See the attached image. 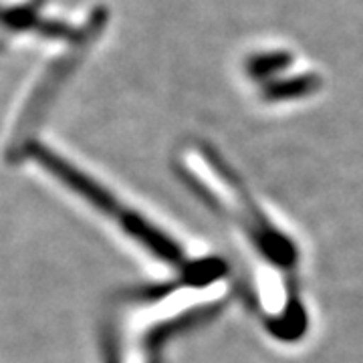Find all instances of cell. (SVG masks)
I'll return each mask as SVG.
<instances>
[{
  "label": "cell",
  "mask_w": 363,
  "mask_h": 363,
  "mask_svg": "<svg viewBox=\"0 0 363 363\" xmlns=\"http://www.w3.org/2000/svg\"><path fill=\"white\" fill-rule=\"evenodd\" d=\"M18 160L26 168L35 169L37 176L51 182L61 192H67L77 204H83L113 236L123 240L128 247L140 250L147 259L176 271L184 279L196 283L212 281L218 269L210 262H196L188 257L180 240L160 226L145 210L133 204L130 196L119 192L116 186L95 176L77 160L65 156L43 143H25L18 147Z\"/></svg>",
  "instance_id": "cell-1"
},
{
  "label": "cell",
  "mask_w": 363,
  "mask_h": 363,
  "mask_svg": "<svg viewBox=\"0 0 363 363\" xmlns=\"http://www.w3.org/2000/svg\"><path fill=\"white\" fill-rule=\"evenodd\" d=\"M317 83L311 81V79L307 77H301L297 81H291V83H283V85H277V87H272L269 89V95H271L272 99L277 97V99H286V97H295V95H301V93H307V91H311Z\"/></svg>",
  "instance_id": "cell-2"
},
{
  "label": "cell",
  "mask_w": 363,
  "mask_h": 363,
  "mask_svg": "<svg viewBox=\"0 0 363 363\" xmlns=\"http://www.w3.org/2000/svg\"><path fill=\"white\" fill-rule=\"evenodd\" d=\"M286 61L285 55H269V57H260L257 59V63L255 65H250V71L260 77V75H267V73H272L274 69H279V67H283V63Z\"/></svg>",
  "instance_id": "cell-3"
}]
</instances>
